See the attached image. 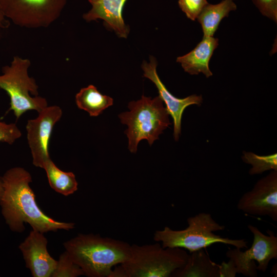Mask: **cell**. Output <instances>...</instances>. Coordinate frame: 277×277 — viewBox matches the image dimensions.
<instances>
[{
	"label": "cell",
	"instance_id": "1",
	"mask_svg": "<svg viewBox=\"0 0 277 277\" xmlns=\"http://www.w3.org/2000/svg\"><path fill=\"white\" fill-rule=\"evenodd\" d=\"M3 193L1 200V213L6 224L13 232L22 233L25 224L42 233L69 231L75 228L72 222L56 221L46 215L38 206L30 183L31 174L25 168L14 167L2 176Z\"/></svg>",
	"mask_w": 277,
	"mask_h": 277
},
{
	"label": "cell",
	"instance_id": "10",
	"mask_svg": "<svg viewBox=\"0 0 277 277\" xmlns=\"http://www.w3.org/2000/svg\"><path fill=\"white\" fill-rule=\"evenodd\" d=\"M238 209L253 215L268 216L277 221V171L259 180L251 190L244 193Z\"/></svg>",
	"mask_w": 277,
	"mask_h": 277
},
{
	"label": "cell",
	"instance_id": "15",
	"mask_svg": "<svg viewBox=\"0 0 277 277\" xmlns=\"http://www.w3.org/2000/svg\"><path fill=\"white\" fill-rule=\"evenodd\" d=\"M196 276L220 277V265L212 262L203 249L190 253L185 265L171 277Z\"/></svg>",
	"mask_w": 277,
	"mask_h": 277
},
{
	"label": "cell",
	"instance_id": "24",
	"mask_svg": "<svg viewBox=\"0 0 277 277\" xmlns=\"http://www.w3.org/2000/svg\"><path fill=\"white\" fill-rule=\"evenodd\" d=\"M9 25V21L4 16L0 8V28H6Z\"/></svg>",
	"mask_w": 277,
	"mask_h": 277
},
{
	"label": "cell",
	"instance_id": "17",
	"mask_svg": "<svg viewBox=\"0 0 277 277\" xmlns=\"http://www.w3.org/2000/svg\"><path fill=\"white\" fill-rule=\"evenodd\" d=\"M75 102L79 109L87 111L91 116H97L113 105V100L102 94L94 85H90L82 88L76 94Z\"/></svg>",
	"mask_w": 277,
	"mask_h": 277
},
{
	"label": "cell",
	"instance_id": "9",
	"mask_svg": "<svg viewBox=\"0 0 277 277\" xmlns=\"http://www.w3.org/2000/svg\"><path fill=\"white\" fill-rule=\"evenodd\" d=\"M63 114L58 106H48L34 119L26 124L27 139L32 157V163L43 169L44 163L50 159L49 144L55 125Z\"/></svg>",
	"mask_w": 277,
	"mask_h": 277
},
{
	"label": "cell",
	"instance_id": "3",
	"mask_svg": "<svg viewBox=\"0 0 277 277\" xmlns=\"http://www.w3.org/2000/svg\"><path fill=\"white\" fill-rule=\"evenodd\" d=\"M189 256L184 249L164 248L157 242L132 244L128 258L114 266L109 277H171L185 265Z\"/></svg>",
	"mask_w": 277,
	"mask_h": 277
},
{
	"label": "cell",
	"instance_id": "21",
	"mask_svg": "<svg viewBox=\"0 0 277 277\" xmlns=\"http://www.w3.org/2000/svg\"><path fill=\"white\" fill-rule=\"evenodd\" d=\"M208 3L207 0H178L180 8L192 21L196 19L202 9Z\"/></svg>",
	"mask_w": 277,
	"mask_h": 277
},
{
	"label": "cell",
	"instance_id": "6",
	"mask_svg": "<svg viewBox=\"0 0 277 277\" xmlns=\"http://www.w3.org/2000/svg\"><path fill=\"white\" fill-rule=\"evenodd\" d=\"M31 64L29 59L14 56L10 64L3 67L0 75V88L10 98L8 112L12 111L17 120L26 111L35 110L38 113L48 106L45 98L38 96V87L29 75Z\"/></svg>",
	"mask_w": 277,
	"mask_h": 277
},
{
	"label": "cell",
	"instance_id": "13",
	"mask_svg": "<svg viewBox=\"0 0 277 277\" xmlns=\"http://www.w3.org/2000/svg\"><path fill=\"white\" fill-rule=\"evenodd\" d=\"M127 0H88L91 9L83 14L87 22L101 19L106 26L114 30L120 37L127 38L130 28L124 22L122 12Z\"/></svg>",
	"mask_w": 277,
	"mask_h": 277
},
{
	"label": "cell",
	"instance_id": "7",
	"mask_svg": "<svg viewBox=\"0 0 277 277\" xmlns=\"http://www.w3.org/2000/svg\"><path fill=\"white\" fill-rule=\"evenodd\" d=\"M248 228L253 235L251 247L244 251L229 249L226 253L228 262L220 265V277H234L236 273L255 277L257 270L265 272L270 261L277 259V237L274 232L268 230L266 235L254 226L249 225Z\"/></svg>",
	"mask_w": 277,
	"mask_h": 277
},
{
	"label": "cell",
	"instance_id": "27",
	"mask_svg": "<svg viewBox=\"0 0 277 277\" xmlns=\"http://www.w3.org/2000/svg\"><path fill=\"white\" fill-rule=\"evenodd\" d=\"M233 1H235V0H233Z\"/></svg>",
	"mask_w": 277,
	"mask_h": 277
},
{
	"label": "cell",
	"instance_id": "20",
	"mask_svg": "<svg viewBox=\"0 0 277 277\" xmlns=\"http://www.w3.org/2000/svg\"><path fill=\"white\" fill-rule=\"evenodd\" d=\"M84 275L82 269L65 250L57 260L56 267L51 277H78Z\"/></svg>",
	"mask_w": 277,
	"mask_h": 277
},
{
	"label": "cell",
	"instance_id": "2",
	"mask_svg": "<svg viewBox=\"0 0 277 277\" xmlns=\"http://www.w3.org/2000/svg\"><path fill=\"white\" fill-rule=\"evenodd\" d=\"M63 246L88 277H109L114 266L129 257L131 245L98 234L79 233Z\"/></svg>",
	"mask_w": 277,
	"mask_h": 277
},
{
	"label": "cell",
	"instance_id": "18",
	"mask_svg": "<svg viewBox=\"0 0 277 277\" xmlns=\"http://www.w3.org/2000/svg\"><path fill=\"white\" fill-rule=\"evenodd\" d=\"M43 169L46 172L50 187L57 193L68 196L77 190L78 183L74 174L61 170L51 158L44 163Z\"/></svg>",
	"mask_w": 277,
	"mask_h": 277
},
{
	"label": "cell",
	"instance_id": "25",
	"mask_svg": "<svg viewBox=\"0 0 277 277\" xmlns=\"http://www.w3.org/2000/svg\"><path fill=\"white\" fill-rule=\"evenodd\" d=\"M3 193V183H2V176H0V203H1V200Z\"/></svg>",
	"mask_w": 277,
	"mask_h": 277
},
{
	"label": "cell",
	"instance_id": "11",
	"mask_svg": "<svg viewBox=\"0 0 277 277\" xmlns=\"http://www.w3.org/2000/svg\"><path fill=\"white\" fill-rule=\"evenodd\" d=\"M157 62L155 58L150 56L149 63L144 61L142 65L144 76L151 81L156 87L159 96L164 102L166 109L173 118V136L178 141L181 133V122L185 109L192 105L200 106L203 102L202 95L193 94L184 98L173 96L161 81L156 72Z\"/></svg>",
	"mask_w": 277,
	"mask_h": 277
},
{
	"label": "cell",
	"instance_id": "22",
	"mask_svg": "<svg viewBox=\"0 0 277 277\" xmlns=\"http://www.w3.org/2000/svg\"><path fill=\"white\" fill-rule=\"evenodd\" d=\"M21 136V131L15 123L7 124L0 121V142L11 145Z\"/></svg>",
	"mask_w": 277,
	"mask_h": 277
},
{
	"label": "cell",
	"instance_id": "12",
	"mask_svg": "<svg viewBox=\"0 0 277 277\" xmlns=\"http://www.w3.org/2000/svg\"><path fill=\"white\" fill-rule=\"evenodd\" d=\"M48 240L43 233L32 229L18 246L25 262L33 277H51L57 260L47 249Z\"/></svg>",
	"mask_w": 277,
	"mask_h": 277
},
{
	"label": "cell",
	"instance_id": "8",
	"mask_svg": "<svg viewBox=\"0 0 277 277\" xmlns=\"http://www.w3.org/2000/svg\"><path fill=\"white\" fill-rule=\"evenodd\" d=\"M68 0H0L6 19L27 28H47L61 16Z\"/></svg>",
	"mask_w": 277,
	"mask_h": 277
},
{
	"label": "cell",
	"instance_id": "19",
	"mask_svg": "<svg viewBox=\"0 0 277 277\" xmlns=\"http://www.w3.org/2000/svg\"><path fill=\"white\" fill-rule=\"evenodd\" d=\"M242 160L250 164L252 168L249 170L250 175L261 174L268 170L277 171V154L268 155H259L251 152H243Z\"/></svg>",
	"mask_w": 277,
	"mask_h": 277
},
{
	"label": "cell",
	"instance_id": "14",
	"mask_svg": "<svg viewBox=\"0 0 277 277\" xmlns=\"http://www.w3.org/2000/svg\"><path fill=\"white\" fill-rule=\"evenodd\" d=\"M219 45V39L213 36H205L196 47L185 55L179 56L176 62L184 70L191 75L202 73L206 77L212 75L209 62Z\"/></svg>",
	"mask_w": 277,
	"mask_h": 277
},
{
	"label": "cell",
	"instance_id": "4",
	"mask_svg": "<svg viewBox=\"0 0 277 277\" xmlns=\"http://www.w3.org/2000/svg\"><path fill=\"white\" fill-rule=\"evenodd\" d=\"M188 227L183 230H173L165 226L155 231L153 240L161 243L164 248L179 247L190 253L203 249L215 243H222L242 249L247 248L244 239L233 240L221 237L214 232L223 230L225 226L217 223L210 213H200L187 219Z\"/></svg>",
	"mask_w": 277,
	"mask_h": 277
},
{
	"label": "cell",
	"instance_id": "23",
	"mask_svg": "<svg viewBox=\"0 0 277 277\" xmlns=\"http://www.w3.org/2000/svg\"><path fill=\"white\" fill-rule=\"evenodd\" d=\"M261 14L277 22V0H252Z\"/></svg>",
	"mask_w": 277,
	"mask_h": 277
},
{
	"label": "cell",
	"instance_id": "26",
	"mask_svg": "<svg viewBox=\"0 0 277 277\" xmlns=\"http://www.w3.org/2000/svg\"><path fill=\"white\" fill-rule=\"evenodd\" d=\"M1 29H1V28H0V39H1Z\"/></svg>",
	"mask_w": 277,
	"mask_h": 277
},
{
	"label": "cell",
	"instance_id": "16",
	"mask_svg": "<svg viewBox=\"0 0 277 277\" xmlns=\"http://www.w3.org/2000/svg\"><path fill=\"white\" fill-rule=\"evenodd\" d=\"M236 8L233 0H223L216 4L208 3L196 18L201 25L203 36H213L222 20Z\"/></svg>",
	"mask_w": 277,
	"mask_h": 277
},
{
	"label": "cell",
	"instance_id": "5",
	"mask_svg": "<svg viewBox=\"0 0 277 277\" xmlns=\"http://www.w3.org/2000/svg\"><path fill=\"white\" fill-rule=\"evenodd\" d=\"M129 111L118 115L121 122L126 125L128 149L136 153L140 142L146 140L151 146L171 124L169 113L159 95L153 98L144 95L139 100L129 103Z\"/></svg>",
	"mask_w": 277,
	"mask_h": 277
}]
</instances>
